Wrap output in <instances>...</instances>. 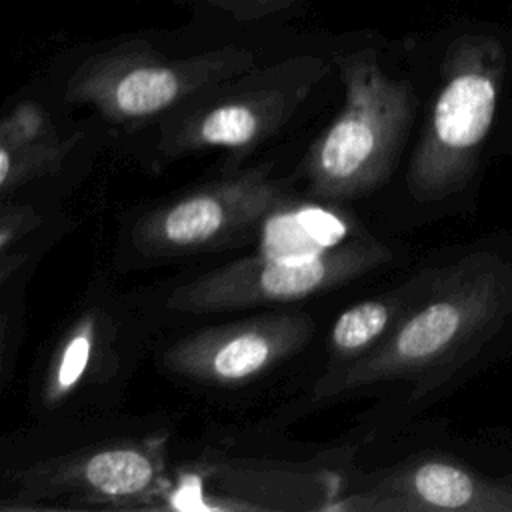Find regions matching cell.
I'll return each instance as SVG.
<instances>
[{"instance_id":"4fadbf2b","label":"cell","mask_w":512,"mask_h":512,"mask_svg":"<svg viewBox=\"0 0 512 512\" xmlns=\"http://www.w3.org/2000/svg\"><path fill=\"white\" fill-rule=\"evenodd\" d=\"M60 136L50 116L34 102H24L8 112L0 124V146H22Z\"/></svg>"},{"instance_id":"5bb4252c","label":"cell","mask_w":512,"mask_h":512,"mask_svg":"<svg viewBox=\"0 0 512 512\" xmlns=\"http://www.w3.org/2000/svg\"><path fill=\"white\" fill-rule=\"evenodd\" d=\"M42 224V216L32 206L2 204L0 212V252H8L12 246L28 236L36 226Z\"/></svg>"},{"instance_id":"3957f363","label":"cell","mask_w":512,"mask_h":512,"mask_svg":"<svg viewBox=\"0 0 512 512\" xmlns=\"http://www.w3.org/2000/svg\"><path fill=\"white\" fill-rule=\"evenodd\" d=\"M410 106L400 86L372 66L346 72L340 114L310 144L298 176L312 198L342 202L380 188L408 138Z\"/></svg>"},{"instance_id":"7c38bea8","label":"cell","mask_w":512,"mask_h":512,"mask_svg":"<svg viewBox=\"0 0 512 512\" xmlns=\"http://www.w3.org/2000/svg\"><path fill=\"white\" fill-rule=\"evenodd\" d=\"M78 136H54L48 140L0 146V194L2 202L32 180L58 172Z\"/></svg>"},{"instance_id":"9c48e42d","label":"cell","mask_w":512,"mask_h":512,"mask_svg":"<svg viewBox=\"0 0 512 512\" xmlns=\"http://www.w3.org/2000/svg\"><path fill=\"white\" fill-rule=\"evenodd\" d=\"M292 98L280 92H254L216 100L180 118H170L154 138L160 160H174L206 148L246 154L268 140L288 118Z\"/></svg>"},{"instance_id":"8992f818","label":"cell","mask_w":512,"mask_h":512,"mask_svg":"<svg viewBox=\"0 0 512 512\" xmlns=\"http://www.w3.org/2000/svg\"><path fill=\"white\" fill-rule=\"evenodd\" d=\"M292 200L270 166L224 176L140 214L128 244L142 260H170L226 248Z\"/></svg>"},{"instance_id":"ba28073f","label":"cell","mask_w":512,"mask_h":512,"mask_svg":"<svg viewBox=\"0 0 512 512\" xmlns=\"http://www.w3.org/2000/svg\"><path fill=\"white\" fill-rule=\"evenodd\" d=\"M314 334L304 312H268L194 330L162 354V370L212 388L244 386L298 354Z\"/></svg>"},{"instance_id":"5b68a950","label":"cell","mask_w":512,"mask_h":512,"mask_svg":"<svg viewBox=\"0 0 512 512\" xmlns=\"http://www.w3.org/2000/svg\"><path fill=\"white\" fill-rule=\"evenodd\" d=\"M4 510L162 508L168 494L164 448L148 440H112L76 448L16 472Z\"/></svg>"},{"instance_id":"7a4b0ae2","label":"cell","mask_w":512,"mask_h":512,"mask_svg":"<svg viewBox=\"0 0 512 512\" xmlns=\"http://www.w3.org/2000/svg\"><path fill=\"white\" fill-rule=\"evenodd\" d=\"M146 342V318L124 296L92 290L44 352L32 380L36 416H80L110 404Z\"/></svg>"},{"instance_id":"30bf717a","label":"cell","mask_w":512,"mask_h":512,"mask_svg":"<svg viewBox=\"0 0 512 512\" xmlns=\"http://www.w3.org/2000/svg\"><path fill=\"white\" fill-rule=\"evenodd\" d=\"M198 82L196 76L190 78L180 68L138 64L82 82L78 98L92 102L110 122L130 124L170 110L180 98L194 92Z\"/></svg>"},{"instance_id":"277c9868","label":"cell","mask_w":512,"mask_h":512,"mask_svg":"<svg viewBox=\"0 0 512 512\" xmlns=\"http://www.w3.org/2000/svg\"><path fill=\"white\" fill-rule=\"evenodd\" d=\"M390 260V248L370 236L296 256L256 254L174 286L164 298V308L178 314H210L290 304L340 288Z\"/></svg>"},{"instance_id":"52a82bcc","label":"cell","mask_w":512,"mask_h":512,"mask_svg":"<svg viewBox=\"0 0 512 512\" xmlns=\"http://www.w3.org/2000/svg\"><path fill=\"white\" fill-rule=\"evenodd\" d=\"M496 108L498 88L484 70H458L444 84L406 168L414 202L442 204L472 184Z\"/></svg>"},{"instance_id":"8fae6325","label":"cell","mask_w":512,"mask_h":512,"mask_svg":"<svg viewBox=\"0 0 512 512\" xmlns=\"http://www.w3.org/2000/svg\"><path fill=\"white\" fill-rule=\"evenodd\" d=\"M422 274L424 270L386 294L356 302L336 318L328 336V360L322 376L360 360L384 340L416 296Z\"/></svg>"},{"instance_id":"6da1fadb","label":"cell","mask_w":512,"mask_h":512,"mask_svg":"<svg viewBox=\"0 0 512 512\" xmlns=\"http://www.w3.org/2000/svg\"><path fill=\"white\" fill-rule=\"evenodd\" d=\"M512 318V258L474 250L424 270L420 288L394 328L366 356L320 376L306 402L322 404L394 390L424 406L452 384Z\"/></svg>"}]
</instances>
